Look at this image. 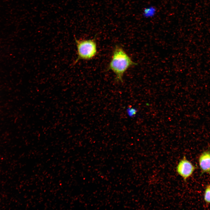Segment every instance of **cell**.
I'll return each mask as SVG.
<instances>
[{"label":"cell","instance_id":"cell-1","mask_svg":"<svg viewBox=\"0 0 210 210\" xmlns=\"http://www.w3.org/2000/svg\"><path fill=\"white\" fill-rule=\"evenodd\" d=\"M136 64L123 48L117 45L113 49L107 70L112 71L114 74L116 82H123L124 75L126 71L130 67Z\"/></svg>","mask_w":210,"mask_h":210},{"label":"cell","instance_id":"cell-2","mask_svg":"<svg viewBox=\"0 0 210 210\" xmlns=\"http://www.w3.org/2000/svg\"><path fill=\"white\" fill-rule=\"evenodd\" d=\"M94 38L78 40L75 38L77 49V57L73 63L74 65L80 60H90L93 58L97 53V43Z\"/></svg>","mask_w":210,"mask_h":210},{"label":"cell","instance_id":"cell-3","mask_svg":"<svg viewBox=\"0 0 210 210\" xmlns=\"http://www.w3.org/2000/svg\"><path fill=\"white\" fill-rule=\"evenodd\" d=\"M196 167L185 156L181 160L176 167V171L184 181L190 177Z\"/></svg>","mask_w":210,"mask_h":210},{"label":"cell","instance_id":"cell-4","mask_svg":"<svg viewBox=\"0 0 210 210\" xmlns=\"http://www.w3.org/2000/svg\"><path fill=\"white\" fill-rule=\"evenodd\" d=\"M199 163L202 174L206 173L210 175V151L203 152L199 158Z\"/></svg>","mask_w":210,"mask_h":210},{"label":"cell","instance_id":"cell-5","mask_svg":"<svg viewBox=\"0 0 210 210\" xmlns=\"http://www.w3.org/2000/svg\"><path fill=\"white\" fill-rule=\"evenodd\" d=\"M157 9L153 6H149L145 7L142 11V16L146 18H153L156 15Z\"/></svg>","mask_w":210,"mask_h":210},{"label":"cell","instance_id":"cell-6","mask_svg":"<svg viewBox=\"0 0 210 210\" xmlns=\"http://www.w3.org/2000/svg\"><path fill=\"white\" fill-rule=\"evenodd\" d=\"M204 199L206 202L210 203V185L207 186L205 188Z\"/></svg>","mask_w":210,"mask_h":210}]
</instances>
